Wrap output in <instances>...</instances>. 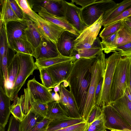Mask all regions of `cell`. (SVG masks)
<instances>
[{
	"instance_id": "1",
	"label": "cell",
	"mask_w": 131,
	"mask_h": 131,
	"mask_svg": "<svg viewBox=\"0 0 131 131\" xmlns=\"http://www.w3.org/2000/svg\"><path fill=\"white\" fill-rule=\"evenodd\" d=\"M96 57L77 59L73 62L66 80L68 83L70 91L73 97L81 116L84 111L91 82V68Z\"/></svg>"
},
{
	"instance_id": "2",
	"label": "cell",
	"mask_w": 131,
	"mask_h": 131,
	"mask_svg": "<svg viewBox=\"0 0 131 131\" xmlns=\"http://www.w3.org/2000/svg\"><path fill=\"white\" fill-rule=\"evenodd\" d=\"M106 61L105 54L102 51L97 56L91 68V79L84 111L81 116L86 122L92 110L96 105L94 101L95 91L98 84L104 77Z\"/></svg>"
},
{
	"instance_id": "3",
	"label": "cell",
	"mask_w": 131,
	"mask_h": 131,
	"mask_svg": "<svg viewBox=\"0 0 131 131\" xmlns=\"http://www.w3.org/2000/svg\"><path fill=\"white\" fill-rule=\"evenodd\" d=\"M131 57H121L114 72L110 93V102L123 97L129 87L128 74Z\"/></svg>"
},
{
	"instance_id": "4",
	"label": "cell",
	"mask_w": 131,
	"mask_h": 131,
	"mask_svg": "<svg viewBox=\"0 0 131 131\" xmlns=\"http://www.w3.org/2000/svg\"><path fill=\"white\" fill-rule=\"evenodd\" d=\"M121 57L120 53H114L106 59L103 83L96 104L101 108L110 102V93L113 75L116 65Z\"/></svg>"
},
{
	"instance_id": "5",
	"label": "cell",
	"mask_w": 131,
	"mask_h": 131,
	"mask_svg": "<svg viewBox=\"0 0 131 131\" xmlns=\"http://www.w3.org/2000/svg\"><path fill=\"white\" fill-rule=\"evenodd\" d=\"M19 60V69L13 88L11 101H14L28 78L38 68L33 57L26 54L17 53Z\"/></svg>"
},
{
	"instance_id": "6",
	"label": "cell",
	"mask_w": 131,
	"mask_h": 131,
	"mask_svg": "<svg viewBox=\"0 0 131 131\" xmlns=\"http://www.w3.org/2000/svg\"><path fill=\"white\" fill-rule=\"evenodd\" d=\"M116 4L114 1L112 0H97L84 8L81 7L82 19L85 24L88 27L89 26Z\"/></svg>"
},
{
	"instance_id": "7",
	"label": "cell",
	"mask_w": 131,
	"mask_h": 131,
	"mask_svg": "<svg viewBox=\"0 0 131 131\" xmlns=\"http://www.w3.org/2000/svg\"><path fill=\"white\" fill-rule=\"evenodd\" d=\"M103 15L94 23L87 27L75 40V50L90 47L94 43L102 26Z\"/></svg>"
},
{
	"instance_id": "8",
	"label": "cell",
	"mask_w": 131,
	"mask_h": 131,
	"mask_svg": "<svg viewBox=\"0 0 131 131\" xmlns=\"http://www.w3.org/2000/svg\"><path fill=\"white\" fill-rule=\"evenodd\" d=\"M32 9L36 12L40 7L56 16L65 18L67 1L63 0L28 1Z\"/></svg>"
},
{
	"instance_id": "9",
	"label": "cell",
	"mask_w": 131,
	"mask_h": 131,
	"mask_svg": "<svg viewBox=\"0 0 131 131\" xmlns=\"http://www.w3.org/2000/svg\"><path fill=\"white\" fill-rule=\"evenodd\" d=\"M26 88L31 97L34 100L48 104L55 101L50 90L37 81L35 78L29 80Z\"/></svg>"
},
{
	"instance_id": "10",
	"label": "cell",
	"mask_w": 131,
	"mask_h": 131,
	"mask_svg": "<svg viewBox=\"0 0 131 131\" xmlns=\"http://www.w3.org/2000/svg\"><path fill=\"white\" fill-rule=\"evenodd\" d=\"M101 109L105 116L106 121L105 126L106 129L110 130L126 128L131 130V126L110 105L103 107Z\"/></svg>"
},
{
	"instance_id": "11",
	"label": "cell",
	"mask_w": 131,
	"mask_h": 131,
	"mask_svg": "<svg viewBox=\"0 0 131 131\" xmlns=\"http://www.w3.org/2000/svg\"><path fill=\"white\" fill-rule=\"evenodd\" d=\"M43 37L56 45L58 39L65 30L40 16L36 25Z\"/></svg>"
},
{
	"instance_id": "12",
	"label": "cell",
	"mask_w": 131,
	"mask_h": 131,
	"mask_svg": "<svg viewBox=\"0 0 131 131\" xmlns=\"http://www.w3.org/2000/svg\"><path fill=\"white\" fill-rule=\"evenodd\" d=\"M78 36L68 31L63 32L56 43L58 50L61 55L68 57L75 55V40Z\"/></svg>"
},
{
	"instance_id": "13",
	"label": "cell",
	"mask_w": 131,
	"mask_h": 131,
	"mask_svg": "<svg viewBox=\"0 0 131 131\" xmlns=\"http://www.w3.org/2000/svg\"><path fill=\"white\" fill-rule=\"evenodd\" d=\"M27 20L4 22L8 44L16 39L27 40L25 30L28 26Z\"/></svg>"
},
{
	"instance_id": "14",
	"label": "cell",
	"mask_w": 131,
	"mask_h": 131,
	"mask_svg": "<svg viewBox=\"0 0 131 131\" xmlns=\"http://www.w3.org/2000/svg\"><path fill=\"white\" fill-rule=\"evenodd\" d=\"M67 3L65 18L80 34L88 27L82 19L81 8L77 7L71 2H67Z\"/></svg>"
},
{
	"instance_id": "15",
	"label": "cell",
	"mask_w": 131,
	"mask_h": 131,
	"mask_svg": "<svg viewBox=\"0 0 131 131\" xmlns=\"http://www.w3.org/2000/svg\"><path fill=\"white\" fill-rule=\"evenodd\" d=\"M74 61L72 60L62 62L46 68L56 85L66 80Z\"/></svg>"
},
{
	"instance_id": "16",
	"label": "cell",
	"mask_w": 131,
	"mask_h": 131,
	"mask_svg": "<svg viewBox=\"0 0 131 131\" xmlns=\"http://www.w3.org/2000/svg\"><path fill=\"white\" fill-rule=\"evenodd\" d=\"M60 55L56 45L43 37L40 44L35 49L34 57L37 60L54 58Z\"/></svg>"
},
{
	"instance_id": "17",
	"label": "cell",
	"mask_w": 131,
	"mask_h": 131,
	"mask_svg": "<svg viewBox=\"0 0 131 131\" xmlns=\"http://www.w3.org/2000/svg\"><path fill=\"white\" fill-rule=\"evenodd\" d=\"M19 60L16 53L7 68L8 80L4 84L3 89L7 95L11 99L14 83L19 68Z\"/></svg>"
},
{
	"instance_id": "18",
	"label": "cell",
	"mask_w": 131,
	"mask_h": 131,
	"mask_svg": "<svg viewBox=\"0 0 131 131\" xmlns=\"http://www.w3.org/2000/svg\"><path fill=\"white\" fill-rule=\"evenodd\" d=\"M131 127V101L126 95L109 104Z\"/></svg>"
},
{
	"instance_id": "19",
	"label": "cell",
	"mask_w": 131,
	"mask_h": 131,
	"mask_svg": "<svg viewBox=\"0 0 131 131\" xmlns=\"http://www.w3.org/2000/svg\"><path fill=\"white\" fill-rule=\"evenodd\" d=\"M36 12L41 17L59 26L65 30L69 31L77 36L79 33L66 20L65 18L54 16L47 12L42 7L39 8Z\"/></svg>"
},
{
	"instance_id": "20",
	"label": "cell",
	"mask_w": 131,
	"mask_h": 131,
	"mask_svg": "<svg viewBox=\"0 0 131 131\" xmlns=\"http://www.w3.org/2000/svg\"><path fill=\"white\" fill-rule=\"evenodd\" d=\"M10 98L3 88L0 86V125L5 127L9 117L11 110Z\"/></svg>"
},
{
	"instance_id": "21",
	"label": "cell",
	"mask_w": 131,
	"mask_h": 131,
	"mask_svg": "<svg viewBox=\"0 0 131 131\" xmlns=\"http://www.w3.org/2000/svg\"><path fill=\"white\" fill-rule=\"evenodd\" d=\"M48 104V110L45 118L51 120H60L70 117L62 105L58 102H51Z\"/></svg>"
},
{
	"instance_id": "22",
	"label": "cell",
	"mask_w": 131,
	"mask_h": 131,
	"mask_svg": "<svg viewBox=\"0 0 131 131\" xmlns=\"http://www.w3.org/2000/svg\"><path fill=\"white\" fill-rule=\"evenodd\" d=\"M131 6V0H124L116 4L103 15L102 26L116 18Z\"/></svg>"
},
{
	"instance_id": "23",
	"label": "cell",
	"mask_w": 131,
	"mask_h": 131,
	"mask_svg": "<svg viewBox=\"0 0 131 131\" xmlns=\"http://www.w3.org/2000/svg\"><path fill=\"white\" fill-rule=\"evenodd\" d=\"M27 22V27L25 30L27 40L35 49L40 44L43 37L35 23L29 19Z\"/></svg>"
},
{
	"instance_id": "24",
	"label": "cell",
	"mask_w": 131,
	"mask_h": 131,
	"mask_svg": "<svg viewBox=\"0 0 131 131\" xmlns=\"http://www.w3.org/2000/svg\"><path fill=\"white\" fill-rule=\"evenodd\" d=\"M44 118L30 109L20 122L19 131H30Z\"/></svg>"
},
{
	"instance_id": "25",
	"label": "cell",
	"mask_w": 131,
	"mask_h": 131,
	"mask_svg": "<svg viewBox=\"0 0 131 131\" xmlns=\"http://www.w3.org/2000/svg\"><path fill=\"white\" fill-rule=\"evenodd\" d=\"M8 44L9 48L16 53L29 54L35 57V49L27 40L16 39Z\"/></svg>"
},
{
	"instance_id": "26",
	"label": "cell",
	"mask_w": 131,
	"mask_h": 131,
	"mask_svg": "<svg viewBox=\"0 0 131 131\" xmlns=\"http://www.w3.org/2000/svg\"><path fill=\"white\" fill-rule=\"evenodd\" d=\"M24 90L25 98L30 106V109L33 112L45 118L48 108V104L33 100L29 94L27 88L25 89Z\"/></svg>"
},
{
	"instance_id": "27",
	"label": "cell",
	"mask_w": 131,
	"mask_h": 131,
	"mask_svg": "<svg viewBox=\"0 0 131 131\" xmlns=\"http://www.w3.org/2000/svg\"><path fill=\"white\" fill-rule=\"evenodd\" d=\"M101 41L97 37L91 47L77 50L80 58H95L102 50L100 43Z\"/></svg>"
},
{
	"instance_id": "28",
	"label": "cell",
	"mask_w": 131,
	"mask_h": 131,
	"mask_svg": "<svg viewBox=\"0 0 131 131\" xmlns=\"http://www.w3.org/2000/svg\"><path fill=\"white\" fill-rule=\"evenodd\" d=\"M85 121L82 118H77L70 117L64 119L52 120L47 131H55Z\"/></svg>"
},
{
	"instance_id": "29",
	"label": "cell",
	"mask_w": 131,
	"mask_h": 131,
	"mask_svg": "<svg viewBox=\"0 0 131 131\" xmlns=\"http://www.w3.org/2000/svg\"><path fill=\"white\" fill-rule=\"evenodd\" d=\"M77 58L75 56L68 57L61 55L54 58L36 60V64L39 68H47L54 65L64 62L74 60Z\"/></svg>"
},
{
	"instance_id": "30",
	"label": "cell",
	"mask_w": 131,
	"mask_h": 131,
	"mask_svg": "<svg viewBox=\"0 0 131 131\" xmlns=\"http://www.w3.org/2000/svg\"><path fill=\"white\" fill-rule=\"evenodd\" d=\"M1 9L0 12V21L8 22L20 21L12 9L8 0H1Z\"/></svg>"
},
{
	"instance_id": "31",
	"label": "cell",
	"mask_w": 131,
	"mask_h": 131,
	"mask_svg": "<svg viewBox=\"0 0 131 131\" xmlns=\"http://www.w3.org/2000/svg\"><path fill=\"white\" fill-rule=\"evenodd\" d=\"M60 88L62 90L68 99L69 106L68 113L69 116L74 118H82L78 112L73 97L70 92L64 87L62 84H60Z\"/></svg>"
},
{
	"instance_id": "32",
	"label": "cell",
	"mask_w": 131,
	"mask_h": 131,
	"mask_svg": "<svg viewBox=\"0 0 131 131\" xmlns=\"http://www.w3.org/2000/svg\"><path fill=\"white\" fill-rule=\"evenodd\" d=\"M16 0L27 18L36 25L40 16L32 9L28 1Z\"/></svg>"
},
{
	"instance_id": "33",
	"label": "cell",
	"mask_w": 131,
	"mask_h": 131,
	"mask_svg": "<svg viewBox=\"0 0 131 131\" xmlns=\"http://www.w3.org/2000/svg\"><path fill=\"white\" fill-rule=\"evenodd\" d=\"M117 32L112 35L103 38L100 43L102 49L106 54L111 52L114 53L117 48L116 42Z\"/></svg>"
},
{
	"instance_id": "34",
	"label": "cell",
	"mask_w": 131,
	"mask_h": 131,
	"mask_svg": "<svg viewBox=\"0 0 131 131\" xmlns=\"http://www.w3.org/2000/svg\"><path fill=\"white\" fill-rule=\"evenodd\" d=\"M24 98V95L20 97L17 96L14 100L13 104L11 106L10 112L12 115L21 122L26 115L23 112L22 105Z\"/></svg>"
},
{
	"instance_id": "35",
	"label": "cell",
	"mask_w": 131,
	"mask_h": 131,
	"mask_svg": "<svg viewBox=\"0 0 131 131\" xmlns=\"http://www.w3.org/2000/svg\"><path fill=\"white\" fill-rule=\"evenodd\" d=\"M9 47L4 53L0 66V70L2 71L4 78V84L8 80L7 68L16 54Z\"/></svg>"
},
{
	"instance_id": "36",
	"label": "cell",
	"mask_w": 131,
	"mask_h": 131,
	"mask_svg": "<svg viewBox=\"0 0 131 131\" xmlns=\"http://www.w3.org/2000/svg\"><path fill=\"white\" fill-rule=\"evenodd\" d=\"M124 27L123 20L104 27L99 36L101 38L112 35L117 32Z\"/></svg>"
},
{
	"instance_id": "37",
	"label": "cell",
	"mask_w": 131,
	"mask_h": 131,
	"mask_svg": "<svg viewBox=\"0 0 131 131\" xmlns=\"http://www.w3.org/2000/svg\"><path fill=\"white\" fill-rule=\"evenodd\" d=\"M0 66L6 51L9 47L4 22H0Z\"/></svg>"
},
{
	"instance_id": "38",
	"label": "cell",
	"mask_w": 131,
	"mask_h": 131,
	"mask_svg": "<svg viewBox=\"0 0 131 131\" xmlns=\"http://www.w3.org/2000/svg\"><path fill=\"white\" fill-rule=\"evenodd\" d=\"M42 84L49 89L54 88L56 85L52 77L46 68H39Z\"/></svg>"
},
{
	"instance_id": "39",
	"label": "cell",
	"mask_w": 131,
	"mask_h": 131,
	"mask_svg": "<svg viewBox=\"0 0 131 131\" xmlns=\"http://www.w3.org/2000/svg\"><path fill=\"white\" fill-rule=\"evenodd\" d=\"M106 122L105 116L102 112L98 118L89 124L85 131H104L106 130L105 126Z\"/></svg>"
},
{
	"instance_id": "40",
	"label": "cell",
	"mask_w": 131,
	"mask_h": 131,
	"mask_svg": "<svg viewBox=\"0 0 131 131\" xmlns=\"http://www.w3.org/2000/svg\"><path fill=\"white\" fill-rule=\"evenodd\" d=\"M131 42V34L124 27L117 33L116 42L117 47Z\"/></svg>"
},
{
	"instance_id": "41",
	"label": "cell",
	"mask_w": 131,
	"mask_h": 131,
	"mask_svg": "<svg viewBox=\"0 0 131 131\" xmlns=\"http://www.w3.org/2000/svg\"><path fill=\"white\" fill-rule=\"evenodd\" d=\"M9 4L15 15L21 20L28 19L23 13L16 0H8Z\"/></svg>"
},
{
	"instance_id": "42",
	"label": "cell",
	"mask_w": 131,
	"mask_h": 131,
	"mask_svg": "<svg viewBox=\"0 0 131 131\" xmlns=\"http://www.w3.org/2000/svg\"><path fill=\"white\" fill-rule=\"evenodd\" d=\"M89 124L85 121L55 131H85Z\"/></svg>"
},
{
	"instance_id": "43",
	"label": "cell",
	"mask_w": 131,
	"mask_h": 131,
	"mask_svg": "<svg viewBox=\"0 0 131 131\" xmlns=\"http://www.w3.org/2000/svg\"><path fill=\"white\" fill-rule=\"evenodd\" d=\"M114 53H120L122 57H131V42L123 46L118 47Z\"/></svg>"
},
{
	"instance_id": "44",
	"label": "cell",
	"mask_w": 131,
	"mask_h": 131,
	"mask_svg": "<svg viewBox=\"0 0 131 131\" xmlns=\"http://www.w3.org/2000/svg\"><path fill=\"white\" fill-rule=\"evenodd\" d=\"M131 16V6L116 18L106 23L103 26L105 27L117 21L123 20Z\"/></svg>"
},
{
	"instance_id": "45",
	"label": "cell",
	"mask_w": 131,
	"mask_h": 131,
	"mask_svg": "<svg viewBox=\"0 0 131 131\" xmlns=\"http://www.w3.org/2000/svg\"><path fill=\"white\" fill-rule=\"evenodd\" d=\"M52 120L44 118L30 131H47L49 125Z\"/></svg>"
},
{
	"instance_id": "46",
	"label": "cell",
	"mask_w": 131,
	"mask_h": 131,
	"mask_svg": "<svg viewBox=\"0 0 131 131\" xmlns=\"http://www.w3.org/2000/svg\"><path fill=\"white\" fill-rule=\"evenodd\" d=\"M102 113L101 108L96 105L91 111L87 122L89 124L91 123L95 119L98 118Z\"/></svg>"
},
{
	"instance_id": "47",
	"label": "cell",
	"mask_w": 131,
	"mask_h": 131,
	"mask_svg": "<svg viewBox=\"0 0 131 131\" xmlns=\"http://www.w3.org/2000/svg\"><path fill=\"white\" fill-rule=\"evenodd\" d=\"M20 122L13 115L10 118L7 131H19Z\"/></svg>"
},
{
	"instance_id": "48",
	"label": "cell",
	"mask_w": 131,
	"mask_h": 131,
	"mask_svg": "<svg viewBox=\"0 0 131 131\" xmlns=\"http://www.w3.org/2000/svg\"><path fill=\"white\" fill-rule=\"evenodd\" d=\"M59 92L60 99L58 102L62 105L68 114L69 106L68 98L60 88Z\"/></svg>"
},
{
	"instance_id": "49",
	"label": "cell",
	"mask_w": 131,
	"mask_h": 131,
	"mask_svg": "<svg viewBox=\"0 0 131 131\" xmlns=\"http://www.w3.org/2000/svg\"><path fill=\"white\" fill-rule=\"evenodd\" d=\"M97 0H72L71 2L81 6V8H84L94 3Z\"/></svg>"
},
{
	"instance_id": "50",
	"label": "cell",
	"mask_w": 131,
	"mask_h": 131,
	"mask_svg": "<svg viewBox=\"0 0 131 131\" xmlns=\"http://www.w3.org/2000/svg\"><path fill=\"white\" fill-rule=\"evenodd\" d=\"M103 78L100 81L97 85L96 90L94 97V101L96 105L102 86Z\"/></svg>"
},
{
	"instance_id": "51",
	"label": "cell",
	"mask_w": 131,
	"mask_h": 131,
	"mask_svg": "<svg viewBox=\"0 0 131 131\" xmlns=\"http://www.w3.org/2000/svg\"><path fill=\"white\" fill-rule=\"evenodd\" d=\"M123 21L124 27L131 34V19L126 18Z\"/></svg>"
},
{
	"instance_id": "52",
	"label": "cell",
	"mask_w": 131,
	"mask_h": 131,
	"mask_svg": "<svg viewBox=\"0 0 131 131\" xmlns=\"http://www.w3.org/2000/svg\"><path fill=\"white\" fill-rule=\"evenodd\" d=\"M128 81L129 87L131 91V62L130 64L128 71Z\"/></svg>"
},
{
	"instance_id": "53",
	"label": "cell",
	"mask_w": 131,
	"mask_h": 131,
	"mask_svg": "<svg viewBox=\"0 0 131 131\" xmlns=\"http://www.w3.org/2000/svg\"><path fill=\"white\" fill-rule=\"evenodd\" d=\"M124 94L126 95L129 99L131 101V91L129 87L126 89Z\"/></svg>"
},
{
	"instance_id": "54",
	"label": "cell",
	"mask_w": 131,
	"mask_h": 131,
	"mask_svg": "<svg viewBox=\"0 0 131 131\" xmlns=\"http://www.w3.org/2000/svg\"><path fill=\"white\" fill-rule=\"evenodd\" d=\"M52 96L53 99L55 101H59L60 99V96L57 92L55 93L53 95H52Z\"/></svg>"
},
{
	"instance_id": "55",
	"label": "cell",
	"mask_w": 131,
	"mask_h": 131,
	"mask_svg": "<svg viewBox=\"0 0 131 131\" xmlns=\"http://www.w3.org/2000/svg\"><path fill=\"white\" fill-rule=\"evenodd\" d=\"M61 83H59L56 85L54 88V91L55 93L59 92L60 90V86Z\"/></svg>"
},
{
	"instance_id": "56",
	"label": "cell",
	"mask_w": 131,
	"mask_h": 131,
	"mask_svg": "<svg viewBox=\"0 0 131 131\" xmlns=\"http://www.w3.org/2000/svg\"><path fill=\"white\" fill-rule=\"evenodd\" d=\"M111 131H131V130L128 129H124L122 130H117L115 129H112L110 130Z\"/></svg>"
},
{
	"instance_id": "57",
	"label": "cell",
	"mask_w": 131,
	"mask_h": 131,
	"mask_svg": "<svg viewBox=\"0 0 131 131\" xmlns=\"http://www.w3.org/2000/svg\"><path fill=\"white\" fill-rule=\"evenodd\" d=\"M63 82L64 83L63 84L64 87H67L69 86L68 83L67 81L65 80Z\"/></svg>"
},
{
	"instance_id": "58",
	"label": "cell",
	"mask_w": 131,
	"mask_h": 131,
	"mask_svg": "<svg viewBox=\"0 0 131 131\" xmlns=\"http://www.w3.org/2000/svg\"><path fill=\"white\" fill-rule=\"evenodd\" d=\"M0 131H5V127L0 125Z\"/></svg>"
},
{
	"instance_id": "59",
	"label": "cell",
	"mask_w": 131,
	"mask_h": 131,
	"mask_svg": "<svg viewBox=\"0 0 131 131\" xmlns=\"http://www.w3.org/2000/svg\"><path fill=\"white\" fill-rule=\"evenodd\" d=\"M126 18L131 19V16L128 17V18Z\"/></svg>"
},
{
	"instance_id": "60",
	"label": "cell",
	"mask_w": 131,
	"mask_h": 131,
	"mask_svg": "<svg viewBox=\"0 0 131 131\" xmlns=\"http://www.w3.org/2000/svg\"><path fill=\"white\" fill-rule=\"evenodd\" d=\"M104 131H107L106 130Z\"/></svg>"
}]
</instances>
